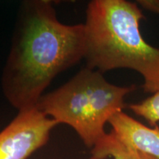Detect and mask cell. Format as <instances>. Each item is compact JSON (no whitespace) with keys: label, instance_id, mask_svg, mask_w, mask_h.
<instances>
[{"label":"cell","instance_id":"1","mask_svg":"<svg viewBox=\"0 0 159 159\" xmlns=\"http://www.w3.org/2000/svg\"><path fill=\"white\" fill-rule=\"evenodd\" d=\"M84 52L83 24L61 23L49 0L21 2L2 75L6 99L18 111L35 108L55 77Z\"/></svg>","mask_w":159,"mask_h":159},{"label":"cell","instance_id":"2","mask_svg":"<svg viewBox=\"0 0 159 159\" xmlns=\"http://www.w3.org/2000/svg\"><path fill=\"white\" fill-rule=\"evenodd\" d=\"M144 19L136 3L126 0H93L88 4L84 25L86 66L103 73L113 69L136 71L144 79L145 92L159 90V49L143 38Z\"/></svg>","mask_w":159,"mask_h":159},{"label":"cell","instance_id":"3","mask_svg":"<svg viewBox=\"0 0 159 159\" xmlns=\"http://www.w3.org/2000/svg\"><path fill=\"white\" fill-rule=\"evenodd\" d=\"M136 85L109 83L99 71L85 66L67 83L43 94L36 108L57 124L75 130L86 147L92 148L106 134L105 126L125 108V98Z\"/></svg>","mask_w":159,"mask_h":159},{"label":"cell","instance_id":"4","mask_svg":"<svg viewBox=\"0 0 159 159\" xmlns=\"http://www.w3.org/2000/svg\"><path fill=\"white\" fill-rule=\"evenodd\" d=\"M57 125L36 107L18 111L0 132V159H27L47 144Z\"/></svg>","mask_w":159,"mask_h":159},{"label":"cell","instance_id":"5","mask_svg":"<svg viewBox=\"0 0 159 159\" xmlns=\"http://www.w3.org/2000/svg\"><path fill=\"white\" fill-rule=\"evenodd\" d=\"M113 133L125 145L159 159V128H149L125 113H116L108 122Z\"/></svg>","mask_w":159,"mask_h":159},{"label":"cell","instance_id":"6","mask_svg":"<svg viewBox=\"0 0 159 159\" xmlns=\"http://www.w3.org/2000/svg\"><path fill=\"white\" fill-rule=\"evenodd\" d=\"M156 159L125 145L113 131L105 135L91 148L90 159Z\"/></svg>","mask_w":159,"mask_h":159},{"label":"cell","instance_id":"7","mask_svg":"<svg viewBox=\"0 0 159 159\" xmlns=\"http://www.w3.org/2000/svg\"><path fill=\"white\" fill-rule=\"evenodd\" d=\"M134 114L148 121L151 126L159 122V90L141 102L129 105Z\"/></svg>","mask_w":159,"mask_h":159},{"label":"cell","instance_id":"8","mask_svg":"<svg viewBox=\"0 0 159 159\" xmlns=\"http://www.w3.org/2000/svg\"><path fill=\"white\" fill-rule=\"evenodd\" d=\"M136 3L142 8L159 15V0H138Z\"/></svg>","mask_w":159,"mask_h":159}]
</instances>
